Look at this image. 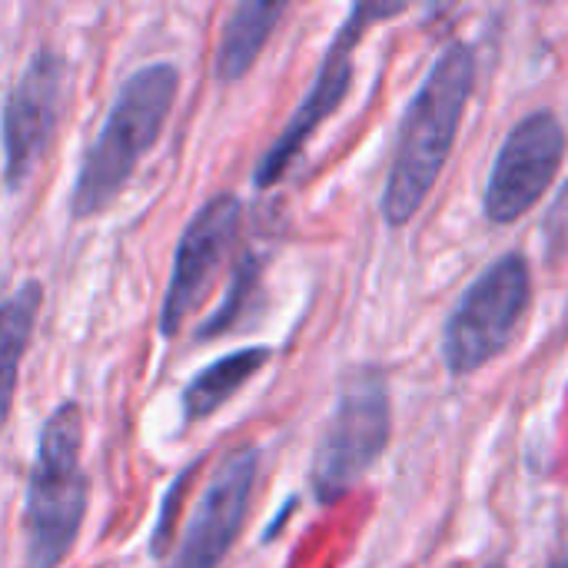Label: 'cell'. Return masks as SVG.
I'll return each instance as SVG.
<instances>
[{"mask_svg": "<svg viewBox=\"0 0 568 568\" xmlns=\"http://www.w3.org/2000/svg\"><path fill=\"white\" fill-rule=\"evenodd\" d=\"M476 83V53L453 40L419 83L393 153V166L383 190V216L389 226H406L429 200L466 116V103Z\"/></svg>", "mask_w": 568, "mask_h": 568, "instance_id": "1", "label": "cell"}, {"mask_svg": "<svg viewBox=\"0 0 568 568\" xmlns=\"http://www.w3.org/2000/svg\"><path fill=\"white\" fill-rule=\"evenodd\" d=\"M176 90L180 73L173 63H150L120 87L73 183L70 213L77 220L97 216L120 196L143 153L153 150V143L160 140Z\"/></svg>", "mask_w": 568, "mask_h": 568, "instance_id": "2", "label": "cell"}, {"mask_svg": "<svg viewBox=\"0 0 568 568\" xmlns=\"http://www.w3.org/2000/svg\"><path fill=\"white\" fill-rule=\"evenodd\" d=\"M83 413L77 403H60L37 443V459L23 503L27 568H57L77 542L87 516V476L80 469Z\"/></svg>", "mask_w": 568, "mask_h": 568, "instance_id": "3", "label": "cell"}, {"mask_svg": "<svg viewBox=\"0 0 568 568\" xmlns=\"http://www.w3.org/2000/svg\"><path fill=\"white\" fill-rule=\"evenodd\" d=\"M532 306L526 256L506 253L489 263L453 306L443 329V363L453 376H473L503 356Z\"/></svg>", "mask_w": 568, "mask_h": 568, "instance_id": "4", "label": "cell"}, {"mask_svg": "<svg viewBox=\"0 0 568 568\" xmlns=\"http://www.w3.org/2000/svg\"><path fill=\"white\" fill-rule=\"evenodd\" d=\"M393 433L389 386L379 369H359L343 386L313 456V493L323 506L339 503L386 453Z\"/></svg>", "mask_w": 568, "mask_h": 568, "instance_id": "5", "label": "cell"}, {"mask_svg": "<svg viewBox=\"0 0 568 568\" xmlns=\"http://www.w3.org/2000/svg\"><path fill=\"white\" fill-rule=\"evenodd\" d=\"M566 146V126L552 110H532L523 116L493 160L483 196L486 216L503 226L523 220L556 183Z\"/></svg>", "mask_w": 568, "mask_h": 568, "instance_id": "6", "label": "cell"}, {"mask_svg": "<svg viewBox=\"0 0 568 568\" xmlns=\"http://www.w3.org/2000/svg\"><path fill=\"white\" fill-rule=\"evenodd\" d=\"M403 10H406V3H356L349 10V17L343 20L336 40L329 43V50H326V57H323V63L316 70V80H313L310 93L303 97L300 110L283 126L276 143L263 153V160H260V166L253 173V183L260 190L273 186L290 170V163L300 156V150L310 143V136L320 130V123L329 120L336 113V106L343 103V97L349 93V83H353V50L363 40L366 27L373 20L396 17Z\"/></svg>", "mask_w": 568, "mask_h": 568, "instance_id": "7", "label": "cell"}, {"mask_svg": "<svg viewBox=\"0 0 568 568\" xmlns=\"http://www.w3.org/2000/svg\"><path fill=\"white\" fill-rule=\"evenodd\" d=\"M243 206L233 193H220L210 203L200 206V213L190 220V226L180 236L170 286L160 306V333L176 336L190 313L206 300L210 283L216 280L220 266L226 263L236 233H240Z\"/></svg>", "mask_w": 568, "mask_h": 568, "instance_id": "8", "label": "cell"}, {"mask_svg": "<svg viewBox=\"0 0 568 568\" xmlns=\"http://www.w3.org/2000/svg\"><path fill=\"white\" fill-rule=\"evenodd\" d=\"M256 469H260L256 449H233L216 466L186 523V532L180 539V549L170 568H220L246 523Z\"/></svg>", "mask_w": 568, "mask_h": 568, "instance_id": "9", "label": "cell"}, {"mask_svg": "<svg viewBox=\"0 0 568 568\" xmlns=\"http://www.w3.org/2000/svg\"><path fill=\"white\" fill-rule=\"evenodd\" d=\"M67 67L53 50L33 53L27 70L3 106V180L7 190H20V183L33 173L43 156L63 100Z\"/></svg>", "mask_w": 568, "mask_h": 568, "instance_id": "10", "label": "cell"}, {"mask_svg": "<svg viewBox=\"0 0 568 568\" xmlns=\"http://www.w3.org/2000/svg\"><path fill=\"white\" fill-rule=\"evenodd\" d=\"M286 13V3H273V0H246L240 7H233L226 27H223V40H220V53H216V77L223 83L240 80L260 57L263 43L270 40L276 20Z\"/></svg>", "mask_w": 568, "mask_h": 568, "instance_id": "11", "label": "cell"}, {"mask_svg": "<svg viewBox=\"0 0 568 568\" xmlns=\"http://www.w3.org/2000/svg\"><path fill=\"white\" fill-rule=\"evenodd\" d=\"M266 359H270L266 346H250V349L226 353L223 359L200 369L193 376V383L183 389V419L200 423V419L213 416L216 409H223L230 403V396L240 393L260 373V366Z\"/></svg>", "mask_w": 568, "mask_h": 568, "instance_id": "12", "label": "cell"}, {"mask_svg": "<svg viewBox=\"0 0 568 568\" xmlns=\"http://www.w3.org/2000/svg\"><path fill=\"white\" fill-rule=\"evenodd\" d=\"M40 300H43L40 283H23L10 300L0 303V429L7 426L13 406L17 373L40 313Z\"/></svg>", "mask_w": 568, "mask_h": 568, "instance_id": "13", "label": "cell"}, {"mask_svg": "<svg viewBox=\"0 0 568 568\" xmlns=\"http://www.w3.org/2000/svg\"><path fill=\"white\" fill-rule=\"evenodd\" d=\"M256 273H260V266H256L253 260H243V263H240V270H236V276H233V283H230V290H226V296H223V303H220V310L200 326V333H196L200 339L220 336V333H226V329L240 320V310H243L246 296L253 293Z\"/></svg>", "mask_w": 568, "mask_h": 568, "instance_id": "14", "label": "cell"}, {"mask_svg": "<svg viewBox=\"0 0 568 568\" xmlns=\"http://www.w3.org/2000/svg\"><path fill=\"white\" fill-rule=\"evenodd\" d=\"M552 568H568V559H562V562H556V566Z\"/></svg>", "mask_w": 568, "mask_h": 568, "instance_id": "15", "label": "cell"}]
</instances>
